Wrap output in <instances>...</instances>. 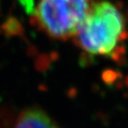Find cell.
<instances>
[{"label":"cell","mask_w":128,"mask_h":128,"mask_svg":"<svg viewBox=\"0 0 128 128\" xmlns=\"http://www.w3.org/2000/svg\"><path fill=\"white\" fill-rule=\"evenodd\" d=\"M126 38V20L108 0L92 2L86 19L73 36L80 50L92 56H112Z\"/></svg>","instance_id":"6da1fadb"},{"label":"cell","mask_w":128,"mask_h":128,"mask_svg":"<svg viewBox=\"0 0 128 128\" xmlns=\"http://www.w3.org/2000/svg\"><path fill=\"white\" fill-rule=\"evenodd\" d=\"M94 0H38L31 14L35 26L56 40L73 38Z\"/></svg>","instance_id":"7a4b0ae2"},{"label":"cell","mask_w":128,"mask_h":128,"mask_svg":"<svg viewBox=\"0 0 128 128\" xmlns=\"http://www.w3.org/2000/svg\"><path fill=\"white\" fill-rule=\"evenodd\" d=\"M12 128H60L54 120L38 108L24 110L16 119Z\"/></svg>","instance_id":"3957f363"}]
</instances>
